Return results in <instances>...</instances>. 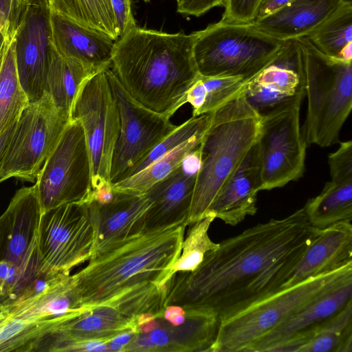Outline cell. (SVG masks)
I'll return each mask as SVG.
<instances>
[{
  "label": "cell",
  "mask_w": 352,
  "mask_h": 352,
  "mask_svg": "<svg viewBox=\"0 0 352 352\" xmlns=\"http://www.w3.org/2000/svg\"><path fill=\"white\" fill-rule=\"evenodd\" d=\"M349 263H352V224L351 221H343L320 229L283 288Z\"/></svg>",
  "instance_id": "cell-25"
},
{
  "label": "cell",
  "mask_w": 352,
  "mask_h": 352,
  "mask_svg": "<svg viewBox=\"0 0 352 352\" xmlns=\"http://www.w3.org/2000/svg\"><path fill=\"white\" fill-rule=\"evenodd\" d=\"M352 302V271L259 339L246 352H299L333 317Z\"/></svg>",
  "instance_id": "cell-15"
},
{
  "label": "cell",
  "mask_w": 352,
  "mask_h": 352,
  "mask_svg": "<svg viewBox=\"0 0 352 352\" xmlns=\"http://www.w3.org/2000/svg\"><path fill=\"white\" fill-rule=\"evenodd\" d=\"M29 102L18 76L14 36L0 64V138L16 124Z\"/></svg>",
  "instance_id": "cell-32"
},
{
  "label": "cell",
  "mask_w": 352,
  "mask_h": 352,
  "mask_svg": "<svg viewBox=\"0 0 352 352\" xmlns=\"http://www.w3.org/2000/svg\"><path fill=\"white\" fill-rule=\"evenodd\" d=\"M137 331L134 330L121 333L107 341V351L123 352L126 345L132 340Z\"/></svg>",
  "instance_id": "cell-41"
},
{
  "label": "cell",
  "mask_w": 352,
  "mask_h": 352,
  "mask_svg": "<svg viewBox=\"0 0 352 352\" xmlns=\"http://www.w3.org/2000/svg\"><path fill=\"white\" fill-rule=\"evenodd\" d=\"M322 54L352 61V3H344L305 37Z\"/></svg>",
  "instance_id": "cell-30"
},
{
  "label": "cell",
  "mask_w": 352,
  "mask_h": 352,
  "mask_svg": "<svg viewBox=\"0 0 352 352\" xmlns=\"http://www.w3.org/2000/svg\"><path fill=\"white\" fill-rule=\"evenodd\" d=\"M136 318L112 305L84 308L41 338L33 351H70L78 342L93 340L109 341L131 330L138 333Z\"/></svg>",
  "instance_id": "cell-21"
},
{
  "label": "cell",
  "mask_w": 352,
  "mask_h": 352,
  "mask_svg": "<svg viewBox=\"0 0 352 352\" xmlns=\"http://www.w3.org/2000/svg\"><path fill=\"white\" fill-rule=\"evenodd\" d=\"M162 317L173 325L177 326L184 322L186 317L185 309L175 305H170L164 308Z\"/></svg>",
  "instance_id": "cell-42"
},
{
  "label": "cell",
  "mask_w": 352,
  "mask_h": 352,
  "mask_svg": "<svg viewBox=\"0 0 352 352\" xmlns=\"http://www.w3.org/2000/svg\"><path fill=\"white\" fill-rule=\"evenodd\" d=\"M107 69L82 82L69 113L70 120H79L83 127L91 166L89 200L98 201L108 200L113 192L110 170L120 125L119 109Z\"/></svg>",
  "instance_id": "cell-7"
},
{
  "label": "cell",
  "mask_w": 352,
  "mask_h": 352,
  "mask_svg": "<svg viewBox=\"0 0 352 352\" xmlns=\"http://www.w3.org/2000/svg\"><path fill=\"white\" fill-rule=\"evenodd\" d=\"M299 352H352V302L327 322Z\"/></svg>",
  "instance_id": "cell-34"
},
{
  "label": "cell",
  "mask_w": 352,
  "mask_h": 352,
  "mask_svg": "<svg viewBox=\"0 0 352 352\" xmlns=\"http://www.w3.org/2000/svg\"><path fill=\"white\" fill-rule=\"evenodd\" d=\"M214 219V216L208 215L191 224L182 241L181 253L173 265L170 277L178 272L194 271L202 263L208 252L219 247V243L213 242L208 233Z\"/></svg>",
  "instance_id": "cell-36"
},
{
  "label": "cell",
  "mask_w": 352,
  "mask_h": 352,
  "mask_svg": "<svg viewBox=\"0 0 352 352\" xmlns=\"http://www.w3.org/2000/svg\"><path fill=\"white\" fill-rule=\"evenodd\" d=\"M50 10L103 32L114 40L119 38L116 20L108 12L102 0H51Z\"/></svg>",
  "instance_id": "cell-33"
},
{
  "label": "cell",
  "mask_w": 352,
  "mask_h": 352,
  "mask_svg": "<svg viewBox=\"0 0 352 352\" xmlns=\"http://www.w3.org/2000/svg\"><path fill=\"white\" fill-rule=\"evenodd\" d=\"M342 4L340 0H293L251 25L280 41L306 37Z\"/></svg>",
  "instance_id": "cell-26"
},
{
  "label": "cell",
  "mask_w": 352,
  "mask_h": 352,
  "mask_svg": "<svg viewBox=\"0 0 352 352\" xmlns=\"http://www.w3.org/2000/svg\"><path fill=\"white\" fill-rule=\"evenodd\" d=\"M119 37L135 28L136 23L131 10V0H110Z\"/></svg>",
  "instance_id": "cell-38"
},
{
  "label": "cell",
  "mask_w": 352,
  "mask_h": 352,
  "mask_svg": "<svg viewBox=\"0 0 352 352\" xmlns=\"http://www.w3.org/2000/svg\"><path fill=\"white\" fill-rule=\"evenodd\" d=\"M205 133L185 141L141 171L112 184L113 190L136 194L146 192L182 164L184 159L198 147Z\"/></svg>",
  "instance_id": "cell-31"
},
{
  "label": "cell",
  "mask_w": 352,
  "mask_h": 352,
  "mask_svg": "<svg viewBox=\"0 0 352 352\" xmlns=\"http://www.w3.org/2000/svg\"><path fill=\"white\" fill-rule=\"evenodd\" d=\"M49 23L50 43L59 54L75 58L97 72L111 67L116 40L110 36L51 10Z\"/></svg>",
  "instance_id": "cell-23"
},
{
  "label": "cell",
  "mask_w": 352,
  "mask_h": 352,
  "mask_svg": "<svg viewBox=\"0 0 352 352\" xmlns=\"http://www.w3.org/2000/svg\"><path fill=\"white\" fill-rule=\"evenodd\" d=\"M14 36V31L11 30L10 28H7L0 34V64L6 49Z\"/></svg>",
  "instance_id": "cell-44"
},
{
  "label": "cell",
  "mask_w": 352,
  "mask_h": 352,
  "mask_svg": "<svg viewBox=\"0 0 352 352\" xmlns=\"http://www.w3.org/2000/svg\"><path fill=\"white\" fill-rule=\"evenodd\" d=\"M261 122L244 94L212 111L199 144L200 166L187 226L208 216L218 195L256 142Z\"/></svg>",
  "instance_id": "cell-4"
},
{
  "label": "cell",
  "mask_w": 352,
  "mask_h": 352,
  "mask_svg": "<svg viewBox=\"0 0 352 352\" xmlns=\"http://www.w3.org/2000/svg\"><path fill=\"white\" fill-rule=\"evenodd\" d=\"M185 223L144 231L91 257L73 274L82 308L110 305L138 291L162 287L170 278Z\"/></svg>",
  "instance_id": "cell-3"
},
{
  "label": "cell",
  "mask_w": 352,
  "mask_h": 352,
  "mask_svg": "<svg viewBox=\"0 0 352 352\" xmlns=\"http://www.w3.org/2000/svg\"><path fill=\"white\" fill-rule=\"evenodd\" d=\"M283 41L251 25L217 22L197 32L193 57L201 76L250 79L272 59Z\"/></svg>",
  "instance_id": "cell-8"
},
{
  "label": "cell",
  "mask_w": 352,
  "mask_h": 352,
  "mask_svg": "<svg viewBox=\"0 0 352 352\" xmlns=\"http://www.w3.org/2000/svg\"><path fill=\"white\" fill-rule=\"evenodd\" d=\"M108 12L113 16L114 17V15H113V10H112V8H111V2H110V0H102ZM115 19V17H114Z\"/></svg>",
  "instance_id": "cell-46"
},
{
  "label": "cell",
  "mask_w": 352,
  "mask_h": 352,
  "mask_svg": "<svg viewBox=\"0 0 352 352\" xmlns=\"http://www.w3.org/2000/svg\"><path fill=\"white\" fill-rule=\"evenodd\" d=\"M262 0H223L224 12L219 21L230 25H251Z\"/></svg>",
  "instance_id": "cell-37"
},
{
  "label": "cell",
  "mask_w": 352,
  "mask_h": 352,
  "mask_svg": "<svg viewBox=\"0 0 352 352\" xmlns=\"http://www.w3.org/2000/svg\"><path fill=\"white\" fill-rule=\"evenodd\" d=\"M50 274L42 263L16 265L0 262V305H8L18 300L41 278Z\"/></svg>",
  "instance_id": "cell-35"
},
{
  "label": "cell",
  "mask_w": 352,
  "mask_h": 352,
  "mask_svg": "<svg viewBox=\"0 0 352 352\" xmlns=\"http://www.w3.org/2000/svg\"><path fill=\"white\" fill-rule=\"evenodd\" d=\"M305 49L301 38L283 41L272 59L248 80L244 96L261 116L305 96Z\"/></svg>",
  "instance_id": "cell-14"
},
{
  "label": "cell",
  "mask_w": 352,
  "mask_h": 352,
  "mask_svg": "<svg viewBox=\"0 0 352 352\" xmlns=\"http://www.w3.org/2000/svg\"><path fill=\"white\" fill-rule=\"evenodd\" d=\"M298 98L261 116L258 146L261 190L281 188L301 177L307 144L300 125Z\"/></svg>",
  "instance_id": "cell-11"
},
{
  "label": "cell",
  "mask_w": 352,
  "mask_h": 352,
  "mask_svg": "<svg viewBox=\"0 0 352 352\" xmlns=\"http://www.w3.org/2000/svg\"><path fill=\"white\" fill-rule=\"evenodd\" d=\"M320 229L303 208L219 243L192 272L166 283V306L212 312L220 321L283 289Z\"/></svg>",
  "instance_id": "cell-1"
},
{
  "label": "cell",
  "mask_w": 352,
  "mask_h": 352,
  "mask_svg": "<svg viewBox=\"0 0 352 352\" xmlns=\"http://www.w3.org/2000/svg\"><path fill=\"white\" fill-rule=\"evenodd\" d=\"M41 214L34 185L15 192L0 216V262L43 263L37 248Z\"/></svg>",
  "instance_id": "cell-17"
},
{
  "label": "cell",
  "mask_w": 352,
  "mask_h": 352,
  "mask_svg": "<svg viewBox=\"0 0 352 352\" xmlns=\"http://www.w3.org/2000/svg\"><path fill=\"white\" fill-rule=\"evenodd\" d=\"M199 166V145L177 168L146 192L150 206L146 212L144 231L186 224Z\"/></svg>",
  "instance_id": "cell-20"
},
{
  "label": "cell",
  "mask_w": 352,
  "mask_h": 352,
  "mask_svg": "<svg viewBox=\"0 0 352 352\" xmlns=\"http://www.w3.org/2000/svg\"><path fill=\"white\" fill-rule=\"evenodd\" d=\"M249 79L234 76H204L199 74L186 95L192 116L211 113L243 94Z\"/></svg>",
  "instance_id": "cell-29"
},
{
  "label": "cell",
  "mask_w": 352,
  "mask_h": 352,
  "mask_svg": "<svg viewBox=\"0 0 352 352\" xmlns=\"http://www.w3.org/2000/svg\"><path fill=\"white\" fill-rule=\"evenodd\" d=\"M177 12L200 16L212 8L223 6V0H175Z\"/></svg>",
  "instance_id": "cell-40"
},
{
  "label": "cell",
  "mask_w": 352,
  "mask_h": 352,
  "mask_svg": "<svg viewBox=\"0 0 352 352\" xmlns=\"http://www.w3.org/2000/svg\"><path fill=\"white\" fill-rule=\"evenodd\" d=\"M1 306L8 318L55 326L84 309L70 274L44 276L19 300Z\"/></svg>",
  "instance_id": "cell-19"
},
{
  "label": "cell",
  "mask_w": 352,
  "mask_h": 352,
  "mask_svg": "<svg viewBox=\"0 0 352 352\" xmlns=\"http://www.w3.org/2000/svg\"><path fill=\"white\" fill-rule=\"evenodd\" d=\"M49 11L44 8H29L14 29L18 76L30 102L45 94L50 56Z\"/></svg>",
  "instance_id": "cell-16"
},
{
  "label": "cell",
  "mask_w": 352,
  "mask_h": 352,
  "mask_svg": "<svg viewBox=\"0 0 352 352\" xmlns=\"http://www.w3.org/2000/svg\"><path fill=\"white\" fill-rule=\"evenodd\" d=\"M8 3V13L10 28H16L21 16L27 9L38 7L50 9L51 0H6Z\"/></svg>",
  "instance_id": "cell-39"
},
{
  "label": "cell",
  "mask_w": 352,
  "mask_h": 352,
  "mask_svg": "<svg viewBox=\"0 0 352 352\" xmlns=\"http://www.w3.org/2000/svg\"><path fill=\"white\" fill-rule=\"evenodd\" d=\"M106 71L118 107L120 123L111 164L112 185L127 178L132 169L177 126L170 118L139 104L125 91L111 67Z\"/></svg>",
  "instance_id": "cell-12"
},
{
  "label": "cell",
  "mask_w": 352,
  "mask_h": 352,
  "mask_svg": "<svg viewBox=\"0 0 352 352\" xmlns=\"http://www.w3.org/2000/svg\"><path fill=\"white\" fill-rule=\"evenodd\" d=\"M186 320L173 325L162 316L157 327L147 333H136L123 352L126 351H208L210 352L219 326L212 312L185 310Z\"/></svg>",
  "instance_id": "cell-22"
},
{
  "label": "cell",
  "mask_w": 352,
  "mask_h": 352,
  "mask_svg": "<svg viewBox=\"0 0 352 352\" xmlns=\"http://www.w3.org/2000/svg\"><path fill=\"white\" fill-rule=\"evenodd\" d=\"M34 186L42 213L62 204L88 201L91 192V166L79 120L69 121L45 161Z\"/></svg>",
  "instance_id": "cell-10"
},
{
  "label": "cell",
  "mask_w": 352,
  "mask_h": 352,
  "mask_svg": "<svg viewBox=\"0 0 352 352\" xmlns=\"http://www.w3.org/2000/svg\"><path fill=\"white\" fill-rule=\"evenodd\" d=\"M97 72L75 58L61 55L50 43L45 92L50 95L58 108L69 113L79 87Z\"/></svg>",
  "instance_id": "cell-28"
},
{
  "label": "cell",
  "mask_w": 352,
  "mask_h": 352,
  "mask_svg": "<svg viewBox=\"0 0 352 352\" xmlns=\"http://www.w3.org/2000/svg\"><path fill=\"white\" fill-rule=\"evenodd\" d=\"M343 3H352V0H340Z\"/></svg>",
  "instance_id": "cell-47"
},
{
  "label": "cell",
  "mask_w": 352,
  "mask_h": 352,
  "mask_svg": "<svg viewBox=\"0 0 352 352\" xmlns=\"http://www.w3.org/2000/svg\"><path fill=\"white\" fill-rule=\"evenodd\" d=\"M70 121L45 92L29 102L12 131L0 171V183L11 177L33 182Z\"/></svg>",
  "instance_id": "cell-9"
},
{
  "label": "cell",
  "mask_w": 352,
  "mask_h": 352,
  "mask_svg": "<svg viewBox=\"0 0 352 352\" xmlns=\"http://www.w3.org/2000/svg\"><path fill=\"white\" fill-rule=\"evenodd\" d=\"M327 182L317 196L303 207L309 223L324 229L336 223L352 220V172H330Z\"/></svg>",
  "instance_id": "cell-27"
},
{
  "label": "cell",
  "mask_w": 352,
  "mask_h": 352,
  "mask_svg": "<svg viewBox=\"0 0 352 352\" xmlns=\"http://www.w3.org/2000/svg\"><path fill=\"white\" fill-rule=\"evenodd\" d=\"M261 186L256 141L218 195L208 215H213L226 224L237 225L247 216L256 214L257 195L261 190Z\"/></svg>",
  "instance_id": "cell-24"
},
{
  "label": "cell",
  "mask_w": 352,
  "mask_h": 352,
  "mask_svg": "<svg viewBox=\"0 0 352 352\" xmlns=\"http://www.w3.org/2000/svg\"><path fill=\"white\" fill-rule=\"evenodd\" d=\"M15 125V124H14ZM14 126L10 128L1 138H0V171L2 164V160L4 155V152L8 141L10 140L12 131L13 130Z\"/></svg>",
  "instance_id": "cell-45"
},
{
  "label": "cell",
  "mask_w": 352,
  "mask_h": 352,
  "mask_svg": "<svg viewBox=\"0 0 352 352\" xmlns=\"http://www.w3.org/2000/svg\"><path fill=\"white\" fill-rule=\"evenodd\" d=\"M197 32L166 33L135 26L115 41L111 69L144 107L170 118L186 103L199 76L193 57Z\"/></svg>",
  "instance_id": "cell-2"
},
{
  "label": "cell",
  "mask_w": 352,
  "mask_h": 352,
  "mask_svg": "<svg viewBox=\"0 0 352 352\" xmlns=\"http://www.w3.org/2000/svg\"><path fill=\"white\" fill-rule=\"evenodd\" d=\"M94 231L85 204L69 203L41 214L37 248L46 271L69 274L74 267L89 261Z\"/></svg>",
  "instance_id": "cell-13"
},
{
  "label": "cell",
  "mask_w": 352,
  "mask_h": 352,
  "mask_svg": "<svg viewBox=\"0 0 352 352\" xmlns=\"http://www.w3.org/2000/svg\"><path fill=\"white\" fill-rule=\"evenodd\" d=\"M352 271V263L310 277L219 322L210 352H246L250 346Z\"/></svg>",
  "instance_id": "cell-6"
},
{
  "label": "cell",
  "mask_w": 352,
  "mask_h": 352,
  "mask_svg": "<svg viewBox=\"0 0 352 352\" xmlns=\"http://www.w3.org/2000/svg\"></svg>",
  "instance_id": "cell-48"
},
{
  "label": "cell",
  "mask_w": 352,
  "mask_h": 352,
  "mask_svg": "<svg viewBox=\"0 0 352 352\" xmlns=\"http://www.w3.org/2000/svg\"><path fill=\"white\" fill-rule=\"evenodd\" d=\"M144 2H149L150 0H143Z\"/></svg>",
  "instance_id": "cell-49"
},
{
  "label": "cell",
  "mask_w": 352,
  "mask_h": 352,
  "mask_svg": "<svg viewBox=\"0 0 352 352\" xmlns=\"http://www.w3.org/2000/svg\"><path fill=\"white\" fill-rule=\"evenodd\" d=\"M307 115L302 131L308 144L329 147L340 142L352 109V61L329 57L305 38Z\"/></svg>",
  "instance_id": "cell-5"
},
{
  "label": "cell",
  "mask_w": 352,
  "mask_h": 352,
  "mask_svg": "<svg viewBox=\"0 0 352 352\" xmlns=\"http://www.w3.org/2000/svg\"><path fill=\"white\" fill-rule=\"evenodd\" d=\"M85 205L94 231L91 258L144 232L146 212L150 206L146 192L114 191L108 202L90 201Z\"/></svg>",
  "instance_id": "cell-18"
},
{
  "label": "cell",
  "mask_w": 352,
  "mask_h": 352,
  "mask_svg": "<svg viewBox=\"0 0 352 352\" xmlns=\"http://www.w3.org/2000/svg\"><path fill=\"white\" fill-rule=\"evenodd\" d=\"M292 1L293 0H262L254 21L275 12Z\"/></svg>",
  "instance_id": "cell-43"
}]
</instances>
